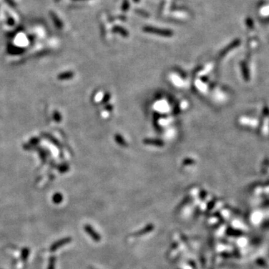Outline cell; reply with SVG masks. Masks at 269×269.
Here are the masks:
<instances>
[{"label": "cell", "instance_id": "1", "mask_svg": "<svg viewBox=\"0 0 269 269\" xmlns=\"http://www.w3.org/2000/svg\"><path fill=\"white\" fill-rule=\"evenodd\" d=\"M71 241H72V239L70 238V237H67V238H64L61 239V240L57 241L55 243H53V244L52 245V246L50 247V251L51 252H54V251L58 250V248L63 247L64 245L70 243Z\"/></svg>", "mask_w": 269, "mask_h": 269}, {"label": "cell", "instance_id": "6", "mask_svg": "<svg viewBox=\"0 0 269 269\" xmlns=\"http://www.w3.org/2000/svg\"><path fill=\"white\" fill-rule=\"evenodd\" d=\"M62 200V196L59 194H57L53 197V201L56 203H59Z\"/></svg>", "mask_w": 269, "mask_h": 269}, {"label": "cell", "instance_id": "3", "mask_svg": "<svg viewBox=\"0 0 269 269\" xmlns=\"http://www.w3.org/2000/svg\"><path fill=\"white\" fill-rule=\"evenodd\" d=\"M153 229V226L150 224L147 226L146 227H144V228L141 229V230L138 232V233H136V234H135V235H142L144 234H146V233H149V232L152 231Z\"/></svg>", "mask_w": 269, "mask_h": 269}, {"label": "cell", "instance_id": "2", "mask_svg": "<svg viewBox=\"0 0 269 269\" xmlns=\"http://www.w3.org/2000/svg\"><path fill=\"white\" fill-rule=\"evenodd\" d=\"M85 231L87 232L88 234L89 235L92 239H93L94 241H100V235L98 234L97 232L94 230L93 228H92L91 226L88 225V224L85 225Z\"/></svg>", "mask_w": 269, "mask_h": 269}, {"label": "cell", "instance_id": "4", "mask_svg": "<svg viewBox=\"0 0 269 269\" xmlns=\"http://www.w3.org/2000/svg\"><path fill=\"white\" fill-rule=\"evenodd\" d=\"M29 255V249L28 247H25V248H23L22 250V252H21V259H22L23 261H25L28 259Z\"/></svg>", "mask_w": 269, "mask_h": 269}, {"label": "cell", "instance_id": "5", "mask_svg": "<svg viewBox=\"0 0 269 269\" xmlns=\"http://www.w3.org/2000/svg\"><path fill=\"white\" fill-rule=\"evenodd\" d=\"M56 258L55 256H52L50 258V260H49V265H48V268L47 269H55L56 268Z\"/></svg>", "mask_w": 269, "mask_h": 269}]
</instances>
